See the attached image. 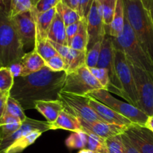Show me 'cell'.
Returning <instances> with one entry per match:
<instances>
[{
  "label": "cell",
  "mask_w": 153,
  "mask_h": 153,
  "mask_svg": "<svg viewBox=\"0 0 153 153\" xmlns=\"http://www.w3.org/2000/svg\"><path fill=\"white\" fill-rule=\"evenodd\" d=\"M67 72H54L45 66L36 73L15 78L10 97L19 102L24 110L35 108L38 101L59 100Z\"/></svg>",
  "instance_id": "1"
},
{
  "label": "cell",
  "mask_w": 153,
  "mask_h": 153,
  "mask_svg": "<svg viewBox=\"0 0 153 153\" xmlns=\"http://www.w3.org/2000/svg\"><path fill=\"white\" fill-rule=\"evenodd\" d=\"M10 4H0V66L7 67L25 55L20 37L10 16Z\"/></svg>",
  "instance_id": "2"
},
{
  "label": "cell",
  "mask_w": 153,
  "mask_h": 153,
  "mask_svg": "<svg viewBox=\"0 0 153 153\" xmlns=\"http://www.w3.org/2000/svg\"><path fill=\"white\" fill-rule=\"evenodd\" d=\"M126 18L153 63V23L141 0H123Z\"/></svg>",
  "instance_id": "3"
},
{
  "label": "cell",
  "mask_w": 153,
  "mask_h": 153,
  "mask_svg": "<svg viewBox=\"0 0 153 153\" xmlns=\"http://www.w3.org/2000/svg\"><path fill=\"white\" fill-rule=\"evenodd\" d=\"M112 40L114 49L121 51L130 64L153 74V63L137 40L126 16L122 34L118 37H112Z\"/></svg>",
  "instance_id": "4"
},
{
  "label": "cell",
  "mask_w": 153,
  "mask_h": 153,
  "mask_svg": "<svg viewBox=\"0 0 153 153\" xmlns=\"http://www.w3.org/2000/svg\"><path fill=\"white\" fill-rule=\"evenodd\" d=\"M104 89L86 65L67 73L62 92L79 96H88L97 90Z\"/></svg>",
  "instance_id": "5"
},
{
  "label": "cell",
  "mask_w": 153,
  "mask_h": 153,
  "mask_svg": "<svg viewBox=\"0 0 153 153\" xmlns=\"http://www.w3.org/2000/svg\"><path fill=\"white\" fill-rule=\"evenodd\" d=\"M88 96L106 105L114 111L128 118L134 124L144 126L149 118V116L140 110L138 108L128 102L117 100L106 90H97L91 92Z\"/></svg>",
  "instance_id": "6"
},
{
  "label": "cell",
  "mask_w": 153,
  "mask_h": 153,
  "mask_svg": "<svg viewBox=\"0 0 153 153\" xmlns=\"http://www.w3.org/2000/svg\"><path fill=\"white\" fill-rule=\"evenodd\" d=\"M137 94V108L148 116L153 115V74L130 64Z\"/></svg>",
  "instance_id": "7"
},
{
  "label": "cell",
  "mask_w": 153,
  "mask_h": 153,
  "mask_svg": "<svg viewBox=\"0 0 153 153\" xmlns=\"http://www.w3.org/2000/svg\"><path fill=\"white\" fill-rule=\"evenodd\" d=\"M115 70L123 90V99L137 108V94L134 76L126 55L114 49Z\"/></svg>",
  "instance_id": "8"
},
{
  "label": "cell",
  "mask_w": 153,
  "mask_h": 153,
  "mask_svg": "<svg viewBox=\"0 0 153 153\" xmlns=\"http://www.w3.org/2000/svg\"><path fill=\"white\" fill-rule=\"evenodd\" d=\"M59 100L63 103L65 110L80 120L90 123L103 121L90 106L89 96L75 95L61 91L59 94Z\"/></svg>",
  "instance_id": "9"
},
{
  "label": "cell",
  "mask_w": 153,
  "mask_h": 153,
  "mask_svg": "<svg viewBox=\"0 0 153 153\" xmlns=\"http://www.w3.org/2000/svg\"><path fill=\"white\" fill-rule=\"evenodd\" d=\"M97 67L105 69L108 73L110 79L108 91L123 98L122 88L115 70L114 47L113 45V40L111 36L108 34H105L102 41L101 52Z\"/></svg>",
  "instance_id": "10"
},
{
  "label": "cell",
  "mask_w": 153,
  "mask_h": 153,
  "mask_svg": "<svg viewBox=\"0 0 153 153\" xmlns=\"http://www.w3.org/2000/svg\"><path fill=\"white\" fill-rule=\"evenodd\" d=\"M11 18L14 22L24 49L32 46L34 47L37 30L33 8Z\"/></svg>",
  "instance_id": "11"
},
{
  "label": "cell",
  "mask_w": 153,
  "mask_h": 153,
  "mask_svg": "<svg viewBox=\"0 0 153 153\" xmlns=\"http://www.w3.org/2000/svg\"><path fill=\"white\" fill-rule=\"evenodd\" d=\"M86 22L88 34V50H89L96 43L102 41L106 34L105 25L103 22L101 7L98 0H94L93 2Z\"/></svg>",
  "instance_id": "12"
},
{
  "label": "cell",
  "mask_w": 153,
  "mask_h": 153,
  "mask_svg": "<svg viewBox=\"0 0 153 153\" xmlns=\"http://www.w3.org/2000/svg\"><path fill=\"white\" fill-rule=\"evenodd\" d=\"M49 130H51L50 123L27 117L16 131L0 141V153H4V151L16 140L32 131H37L43 133Z\"/></svg>",
  "instance_id": "13"
},
{
  "label": "cell",
  "mask_w": 153,
  "mask_h": 153,
  "mask_svg": "<svg viewBox=\"0 0 153 153\" xmlns=\"http://www.w3.org/2000/svg\"><path fill=\"white\" fill-rule=\"evenodd\" d=\"M125 134L140 153H153V132L143 126L132 124L126 128Z\"/></svg>",
  "instance_id": "14"
},
{
  "label": "cell",
  "mask_w": 153,
  "mask_h": 153,
  "mask_svg": "<svg viewBox=\"0 0 153 153\" xmlns=\"http://www.w3.org/2000/svg\"><path fill=\"white\" fill-rule=\"evenodd\" d=\"M58 54L64 60L67 65V73L74 71L86 64L87 51H79L71 49L68 46L58 44L49 40Z\"/></svg>",
  "instance_id": "15"
},
{
  "label": "cell",
  "mask_w": 153,
  "mask_h": 153,
  "mask_svg": "<svg viewBox=\"0 0 153 153\" xmlns=\"http://www.w3.org/2000/svg\"><path fill=\"white\" fill-rule=\"evenodd\" d=\"M89 104L93 110L102 119L104 122L108 123L115 124V125L124 126H129L134 124L128 118L125 117L106 105L100 102V101L91 97H90Z\"/></svg>",
  "instance_id": "16"
},
{
  "label": "cell",
  "mask_w": 153,
  "mask_h": 153,
  "mask_svg": "<svg viewBox=\"0 0 153 153\" xmlns=\"http://www.w3.org/2000/svg\"><path fill=\"white\" fill-rule=\"evenodd\" d=\"M82 126V131H87L102 137L104 140H107L109 137L119 135L125 133L126 129L128 126L115 125V124L108 123L103 121L94 123H86L80 120Z\"/></svg>",
  "instance_id": "17"
},
{
  "label": "cell",
  "mask_w": 153,
  "mask_h": 153,
  "mask_svg": "<svg viewBox=\"0 0 153 153\" xmlns=\"http://www.w3.org/2000/svg\"><path fill=\"white\" fill-rule=\"evenodd\" d=\"M36 22V40H47L48 33L54 17L56 14V7L43 13H37L33 7Z\"/></svg>",
  "instance_id": "18"
},
{
  "label": "cell",
  "mask_w": 153,
  "mask_h": 153,
  "mask_svg": "<svg viewBox=\"0 0 153 153\" xmlns=\"http://www.w3.org/2000/svg\"><path fill=\"white\" fill-rule=\"evenodd\" d=\"M34 108L43 115L47 122L52 123L56 120L60 114L65 109V108L60 100H50L37 102Z\"/></svg>",
  "instance_id": "19"
},
{
  "label": "cell",
  "mask_w": 153,
  "mask_h": 153,
  "mask_svg": "<svg viewBox=\"0 0 153 153\" xmlns=\"http://www.w3.org/2000/svg\"><path fill=\"white\" fill-rule=\"evenodd\" d=\"M55 129H64L77 132L82 131V126L79 119L64 109L56 120L51 123V130Z\"/></svg>",
  "instance_id": "20"
},
{
  "label": "cell",
  "mask_w": 153,
  "mask_h": 153,
  "mask_svg": "<svg viewBox=\"0 0 153 153\" xmlns=\"http://www.w3.org/2000/svg\"><path fill=\"white\" fill-rule=\"evenodd\" d=\"M20 61L23 67L22 77L36 73L46 66V61L34 49L25 53Z\"/></svg>",
  "instance_id": "21"
},
{
  "label": "cell",
  "mask_w": 153,
  "mask_h": 153,
  "mask_svg": "<svg viewBox=\"0 0 153 153\" xmlns=\"http://www.w3.org/2000/svg\"><path fill=\"white\" fill-rule=\"evenodd\" d=\"M125 23V11L123 0H117L114 16L110 25H105L106 34L112 37H118L122 34Z\"/></svg>",
  "instance_id": "22"
},
{
  "label": "cell",
  "mask_w": 153,
  "mask_h": 153,
  "mask_svg": "<svg viewBox=\"0 0 153 153\" xmlns=\"http://www.w3.org/2000/svg\"><path fill=\"white\" fill-rule=\"evenodd\" d=\"M48 40L58 44L67 46L66 25L61 16L57 11L48 33Z\"/></svg>",
  "instance_id": "23"
},
{
  "label": "cell",
  "mask_w": 153,
  "mask_h": 153,
  "mask_svg": "<svg viewBox=\"0 0 153 153\" xmlns=\"http://www.w3.org/2000/svg\"><path fill=\"white\" fill-rule=\"evenodd\" d=\"M21 124L20 120L4 113L0 120V141L16 131Z\"/></svg>",
  "instance_id": "24"
},
{
  "label": "cell",
  "mask_w": 153,
  "mask_h": 153,
  "mask_svg": "<svg viewBox=\"0 0 153 153\" xmlns=\"http://www.w3.org/2000/svg\"><path fill=\"white\" fill-rule=\"evenodd\" d=\"M42 134V132L37 131H32L23 137H20L10 145L4 153H20L24 149L34 143L37 138Z\"/></svg>",
  "instance_id": "25"
},
{
  "label": "cell",
  "mask_w": 153,
  "mask_h": 153,
  "mask_svg": "<svg viewBox=\"0 0 153 153\" xmlns=\"http://www.w3.org/2000/svg\"><path fill=\"white\" fill-rule=\"evenodd\" d=\"M88 44V34L87 31V22L82 19L77 34L73 39L70 47L75 50L87 51Z\"/></svg>",
  "instance_id": "26"
},
{
  "label": "cell",
  "mask_w": 153,
  "mask_h": 153,
  "mask_svg": "<svg viewBox=\"0 0 153 153\" xmlns=\"http://www.w3.org/2000/svg\"><path fill=\"white\" fill-rule=\"evenodd\" d=\"M88 138V135L84 131L73 132L65 140V144L71 149H86Z\"/></svg>",
  "instance_id": "27"
},
{
  "label": "cell",
  "mask_w": 153,
  "mask_h": 153,
  "mask_svg": "<svg viewBox=\"0 0 153 153\" xmlns=\"http://www.w3.org/2000/svg\"><path fill=\"white\" fill-rule=\"evenodd\" d=\"M56 11L61 16L66 26L79 22L82 19L77 11L70 8L61 2L56 6Z\"/></svg>",
  "instance_id": "28"
},
{
  "label": "cell",
  "mask_w": 153,
  "mask_h": 153,
  "mask_svg": "<svg viewBox=\"0 0 153 153\" xmlns=\"http://www.w3.org/2000/svg\"><path fill=\"white\" fill-rule=\"evenodd\" d=\"M34 50L44 59L45 61H48L55 55H58V52L52 45L49 40H36L34 43Z\"/></svg>",
  "instance_id": "29"
},
{
  "label": "cell",
  "mask_w": 153,
  "mask_h": 153,
  "mask_svg": "<svg viewBox=\"0 0 153 153\" xmlns=\"http://www.w3.org/2000/svg\"><path fill=\"white\" fill-rule=\"evenodd\" d=\"M101 7L103 22L105 25H110L114 16L117 0H98Z\"/></svg>",
  "instance_id": "30"
},
{
  "label": "cell",
  "mask_w": 153,
  "mask_h": 153,
  "mask_svg": "<svg viewBox=\"0 0 153 153\" xmlns=\"http://www.w3.org/2000/svg\"><path fill=\"white\" fill-rule=\"evenodd\" d=\"M84 132H85L88 135L86 149H90L94 152L108 153L105 140L90 131H84Z\"/></svg>",
  "instance_id": "31"
},
{
  "label": "cell",
  "mask_w": 153,
  "mask_h": 153,
  "mask_svg": "<svg viewBox=\"0 0 153 153\" xmlns=\"http://www.w3.org/2000/svg\"><path fill=\"white\" fill-rule=\"evenodd\" d=\"M4 113L18 118V119L20 120L22 123L25 121L27 118L25 113H24V109L22 108L19 102H17L10 96L7 100Z\"/></svg>",
  "instance_id": "32"
},
{
  "label": "cell",
  "mask_w": 153,
  "mask_h": 153,
  "mask_svg": "<svg viewBox=\"0 0 153 153\" xmlns=\"http://www.w3.org/2000/svg\"><path fill=\"white\" fill-rule=\"evenodd\" d=\"M34 7L31 0H10V16L13 17L19 13L31 10Z\"/></svg>",
  "instance_id": "33"
},
{
  "label": "cell",
  "mask_w": 153,
  "mask_h": 153,
  "mask_svg": "<svg viewBox=\"0 0 153 153\" xmlns=\"http://www.w3.org/2000/svg\"><path fill=\"white\" fill-rule=\"evenodd\" d=\"M14 82V78L7 67L0 68V91L9 92L11 90Z\"/></svg>",
  "instance_id": "34"
},
{
  "label": "cell",
  "mask_w": 153,
  "mask_h": 153,
  "mask_svg": "<svg viewBox=\"0 0 153 153\" xmlns=\"http://www.w3.org/2000/svg\"><path fill=\"white\" fill-rule=\"evenodd\" d=\"M108 153H126V147L122 134L114 136L105 140Z\"/></svg>",
  "instance_id": "35"
},
{
  "label": "cell",
  "mask_w": 153,
  "mask_h": 153,
  "mask_svg": "<svg viewBox=\"0 0 153 153\" xmlns=\"http://www.w3.org/2000/svg\"><path fill=\"white\" fill-rule=\"evenodd\" d=\"M101 47L102 42H98L91 49L87 51L86 64H85L87 67L92 68V67H97L99 59H100Z\"/></svg>",
  "instance_id": "36"
},
{
  "label": "cell",
  "mask_w": 153,
  "mask_h": 153,
  "mask_svg": "<svg viewBox=\"0 0 153 153\" xmlns=\"http://www.w3.org/2000/svg\"><path fill=\"white\" fill-rule=\"evenodd\" d=\"M89 70L92 73L93 76L97 79V80L101 84L104 90L108 91L110 79H109V75L107 70L104 68H100L97 67L89 68Z\"/></svg>",
  "instance_id": "37"
},
{
  "label": "cell",
  "mask_w": 153,
  "mask_h": 153,
  "mask_svg": "<svg viewBox=\"0 0 153 153\" xmlns=\"http://www.w3.org/2000/svg\"><path fill=\"white\" fill-rule=\"evenodd\" d=\"M46 66L54 72H67V65L61 55H55L46 61Z\"/></svg>",
  "instance_id": "38"
},
{
  "label": "cell",
  "mask_w": 153,
  "mask_h": 153,
  "mask_svg": "<svg viewBox=\"0 0 153 153\" xmlns=\"http://www.w3.org/2000/svg\"><path fill=\"white\" fill-rule=\"evenodd\" d=\"M61 0H39L34 6V9L37 13H43L56 7Z\"/></svg>",
  "instance_id": "39"
},
{
  "label": "cell",
  "mask_w": 153,
  "mask_h": 153,
  "mask_svg": "<svg viewBox=\"0 0 153 153\" xmlns=\"http://www.w3.org/2000/svg\"><path fill=\"white\" fill-rule=\"evenodd\" d=\"M94 1V0H79L78 13L82 19L87 20Z\"/></svg>",
  "instance_id": "40"
},
{
  "label": "cell",
  "mask_w": 153,
  "mask_h": 153,
  "mask_svg": "<svg viewBox=\"0 0 153 153\" xmlns=\"http://www.w3.org/2000/svg\"><path fill=\"white\" fill-rule=\"evenodd\" d=\"M81 21V20H80ZM80 21L76 23H73L72 25L66 26V36H67V46L70 47L71 42L75 36L77 34L79 29V25H80Z\"/></svg>",
  "instance_id": "41"
},
{
  "label": "cell",
  "mask_w": 153,
  "mask_h": 153,
  "mask_svg": "<svg viewBox=\"0 0 153 153\" xmlns=\"http://www.w3.org/2000/svg\"><path fill=\"white\" fill-rule=\"evenodd\" d=\"M7 68L10 70V73H11L14 79L15 78L22 77L23 67H22V64L20 61L13 63L10 66H8Z\"/></svg>",
  "instance_id": "42"
},
{
  "label": "cell",
  "mask_w": 153,
  "mask_h": 153,
  "mask_svg": "<svg viewBox=\"0 0 153 153\" xmlns=\"http://www.w3.org/2000/svg\"><path fill=\"white\" fill-rule=\"evenodd\" d=\"M122 138L126 147V153H140L134 147V146L131 143V142L130 141L128 136L125 133L122 134Z\"/></svg>",
  "instance_id": "43"
},
{
  "label": "cell",
  "mask_w": 153,
  "mask_h": 153,
  "mask_svg": "<svg viewBox=\"0 0 153 153\" xmlns=\"http://www.w3.org/2000/svg\"><path fill=\"white\" fill-rule=\"evenodd\" d=\"M9 96H10V91L0 94V120L2 118L4 111H5L6 102H7V100Z\"/></svg>",
  "instance_id": "44"
},
{
  "label": "cell",
  "mask_w": 153,
  "mask_h": 153,
  "mask_svg": "<svg viewBox=\"0 0 153 153\" xmlns=\"http://www.w3.org/2000/svg\"><path fill=\"white\" fill-rule=\"evenodd\" d=\"M141 1L153 23V0H141Z\"/></svg>",
  "instance_id": "45"
},
{
  "label": "cell",
  "mask_w": 153,
  "mask_h": 153,
  "mask_svg": "<svg viewBox=\"0 0 153 153\" xmlns=\"http://www.w3.org/2000/svg\"><path fill=\"white\" fill-rule=\"evenodd\" d=\"M79 0H61V3L77 12L79 10Z\"/></svg>",
  "instance_id": "46"
},
{
  "label": "cell",
  "mask_w": 153,
  "mask_h": 153,
  "mask_svg": "<svg viewBox=\"0 0 153 153\" xmlns=\"http://www.w3.org/2000/svg\"><path fill=\"white\" fill-rule=\"evenodd\" d=\"M146 128H147L148 129H149L150 131H152L153 132V115L152 116H149L148 118L147 121H146V124L144 126Z\"/></svg>",
  "instance_id": "47"
},
{
  "label": "cell",
  "mask_w": 153,
  "mask_h": 153,
  "mask_svg": "<svg viewBox=\"0 0 153 153\" xmlns=\"http://www.w3.org/2000/svg\"><path fill=\"white\" fill-rule=\"evenodd\" d=\"M78 153H94V152L93 151L90 150V149H81Z\"/></svg>",
  "instance_id": "48"
},
{
  "label": "cell",
  "mask_w": 153,
  "mask_h": 153,
  "mask_svg": "<svg viewBox=\"0 0 153 153\" xmlns=\"http://www.w3.org/2000/svg\"><path fill=\"white\" fill-rule=\"evenodd\" d=\"M31 3H32L33 6H34L36 4H37V2L39 1V0H31Z\"/></svg>",
  "instance_id": "49"
},
{
  "label": "cell",
  "mask_w": 153,
  "mask_h": 153,
  "mask_svg": "<svg viewBox=\"0 0 153 153\" xmlns=\"http://www.w3.org/2000/svg\"><path fill=\"white\" fill-rule=\"evenodd\" d=\"M3 1L5 3H8V4H10V0H3Z\"/></svg>",
  "instance_id": "50"
},
{
  "label": "cell",
  "mask_w": 153,
  "mask_h": 153,
  "mask_svg": "<svg viewBox=\"0 0 153 153\" xmlns=\"http://www.w3.org/2000/svg\"><path fill=\"white\" fill-rule=\"evenodd\" d=\"M1 3H5V2H4V1H3V0H0V4H1Z\"/></svg>",
  "instance_id": "51"
},
{
  "label": "cell",
  "mask_w": 153,
  "mask_h": 153,
  "mask_svg": "<svg viewBox=\"0 0 153 153\" xmlns=\"http://www.w3.org/2000/svg\"><path fill=\"white\" fill-rule=\"evenodd\" d=\"M1 93H3V92H1V91H0V94H1Z\"/></svg>",
  "instance_id": "52"
},
{
  "label": "cell",
  "mask_w": 153,
  "mask_h": 153,
  "mask_svg": "<svg viewBox=\"0 0 153 153\" xmlns=\"http://www.w3.org/2000/svg\"><path fill=\"white\" fill-rule=\"evenodd\" d=\"M94 153H100V152H94Z\"/></svg>",
  "instance_id": "53"
},
{
  "label": "cell",
  "mask_w": 153,
  "mask_h": 153,
  "mask_svg": "<svg viewBox=\"0 0 153 153\" xmlns=\"http://www.w3.org/2000/svg\"><path fill=\"white\" fill-rule=\"evenodd\" d=\"M1 66H0V68H1Z\"/></svg>",
  "instance_id": "54"
}]
</instances>
